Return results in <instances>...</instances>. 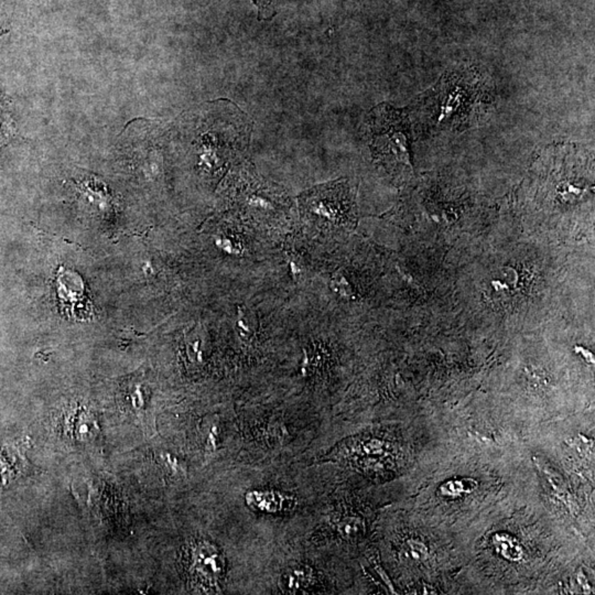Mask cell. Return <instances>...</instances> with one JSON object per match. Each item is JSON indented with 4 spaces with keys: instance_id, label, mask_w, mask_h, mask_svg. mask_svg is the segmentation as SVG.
Here are the masks:
<instances>
[{
    "instance_id": "cell-1",
    "label": "cell",
    "mask_w": 595,
    "mask_h": 595,
    "mask_svg": "<svg viewBox=\"0 0 595 595\" xmlns=\"http://www.w3.org/2000/svg\"><path fill=\"white\" fill-rule=\"evenodd\" d=\"M370 145L374 158L392 175L411 170L409 158V122L404 111L381 104L368 120Z\"/></svg>"
},
{
    "instance_id": "cell-2",
    "label": "cell",
    "mask_w": 595,
    "mask_h": 595,
    "mask_svg": "<svg viewBox=\"0 0 595 595\" xmlns=\"http://www.w3.org/2000/svg\"><path fill=\"white\" fill-rule=\"evenodd\" d=\"M194 566L196 571L207 580L220 579L224 569V562L220 553L211 546L203 544L196 548L194 553Z\"/></svg>"
},
{
    "instance_id": "cell-3",
    "label": "cell",
    "mask_w": 595,
    "mask_h": 595,
    "mask_svg": "<svg viewBox=\"0 0 595 595\" xmlns=\"http://www.w3.org/2000/svg\"><path fill=\"white\" fill-rule=\"evenodd\" d=\"M492 542L496 553H500L508 560L518 561L523 557V549H521V544L511 534H495Z\"/></svg>"
},
{
    "instance_id": "cell-4",
    "label": "cell",
    "mask_w": 595,
    "mask_h": 595,
    "mask_svg": "<svg viewBox=\"0 0 595 595\" xmlns=\"http://www.w3.org/2000/svg\"><path fill=\"white\" fill-rule=\"evenodd\" d=\"M236 328H237L239 334L243 335L245 339L254 336L257 328H258V323H257L254 313L243 306H239L237 309Z\"/></svg>"
},
{
    "instance_id": "cell-5",
    "label": "cell",
    "mask_w": 595,
    "mask_h": 595,
    "mask_svg": "<svg viewBox=\"0 0 595 595\" xmlns=\"http://www.w3.org/2000/svg\"><path fill=\"white\" fill-rule=\"evenodd\" d=\"M476 487H477V482L474 479H453L442 485L440 491L445 496H459L461 494L473 492Z\"/></svg>"
},
{
    "instance_id": "cell-6",
    "label": "cell",
    "mask_w": 595,
    "mask_h": 595,
    "mask_svg": "<svg viewBox=\"0 0 595 595\" xmlns=\"http://www.w3.org/2000/svg\"><path fill=\"white\" fill-rule=\"evenodd\" d=\"M310 577L307 570L304 569H296L294 571L287 576V587L290 589L291 592H298V591L303 590L308 587Z\"/></svg>"
},
{
    "instance_id": "cell-7",
    "label": "cell",
    "mask_w": 595,
    "mask_h": 595,
    "mask_svg": "<svg viewBox=\"0 0 595 595\" xmlns=\"http://www.w3.org/2000/svg\"><path fill=\"white\" fill-rule=\"evenodd\" d=\"M406 553L409 558L415 561H422L428 555V549L419 540H408L405 546Z\"/></svg>"
},
{
    "instance_id": "cell-8",
    "label": "cell",
    "mask_w": 595,
    "mask_h": 595,
    "mask_svg": "<svg viewBox=\"0 0 595 595\" xmlns=\"http://www.w3.org/2000/svg\"><path fill=\"white\" fill-rule=\"evenodd\" d=\"M251 1L258 9V20L260 22L271 20L276 16L273 0H251Z\"/></svg>"
},
{
    "instance_id": "cell-9",
    "label": "cell",
    "mask_w": 595,
    "mask_h": 595,
    "mask_svg": "<svg viewBox=\"0 0 595 595\" xmlns=\"http://www.w3.org/2000/svg\"><path fill=\"white\" fill-rule=\"evenodd\" d=\"M331 286L335 291L336 294H339L342 296H352V289L347 283V279L342 273H334L333 277L331 279Z\"/></svg>"
},
{
    "instance_id": "cell-10",
    "label": "cell",
    "mask_w": 595,
    "mask_h": 595,
    "mask_svg": "<svg viewBox=\"0 0 595 595\" xmlns=\"http://www.w3.org/2000/svg\"><path fill=\"white\" fill-rule=\"evenodd\" d=\"M363 530H364V525L358 518L351 517V518L344 519L343 524L341 525V532L349 537L362 534Z\"/></svg>"
},
{
    "instance_id": "cell-11",
    "label": "cell",
    "mask_w": 595,
    "mask_h": 595,
    "mask_svg": "<svg viewBox=\"0 0 595 595\" xmlns=\"http://www.w3.org/2000/svg\"><path fill=\"white\" fill-rule=\"evenodd\" d=\"M3 119H1V117H0V128H1V125H3Z\"/></svg>"
}]
</instances>
